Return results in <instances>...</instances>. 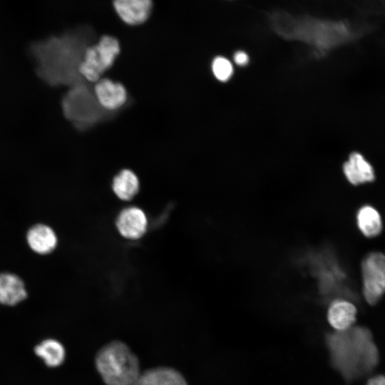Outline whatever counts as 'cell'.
I'll list each match as a JSON object with an SVG mask.
<instances>
[{
  "mask_svg": "<svg viewBox=\"0 0 385 385\" xmlns=\"http://www.w3.org/2000/svg\"><path fill=\"white\" fill-rule=\"evenodd\" d=\"M93 36L91 29L83 26L34 42L30 51L38 76L52 86L81 82L79 66Z\"/></svg>",
  "mask_w": 385,
  "mask_h": 385,
  "instance_id": "cell-1",
  "label": "cell"
},
{
  "mask_svg": "<svg viewBox=\"0 0 385 385\" xmlns=\"http://www.w3.org/2000/svg\"><path fill=\"white\" fill-rule=\"evenodd\" d=\"M332 366L346 382L370 374L379 362V352L369 329L353 326L325 334Z\"/></svg>",
  "mask_w": 385,
  "mask_h": 385,
  "instance_id": "cell-2",
  "label": "cell"
},
{
  "mask_svg": "<svg viewBox=\"0 0 385 385\" xmlns=\"http://www.w3.org/2000/svg\"><path fill=\"white\" fill-rule=\"evenodd\" d=\"M96 366L106 385H133L141 373L137 356L120 341L103 346L96 354Z\"/></svg>",
  "mask_w": 385,
  "mask_h": 385,
  "instance_id": "cell-3",
  "label": "cell"
},
{
  "mask_svg": "<svg viewBox=\"0 0 385 385\" xmlns=\"http://www.w3.org/2000/svg\"><path fill=\"white\" fill-rule=\"evenodd\" d=\"M120 51L117 38L102 36L98 42L90 44L85 50L79 66V73L88 82H97L103 73L111 67Z\"/></svg>",
  "mask_w": 385,
  "mask_h": 385,
  "instance_id": "cell-4",
  "label": "cell"
},
{
  "mask_svg": "<svg viewBox=\"0 0 385 385\" xmlns=\"http://www.w3.org/2000/svg\"><path fill=\"white\" fill-rule=\"evenodd\" d=\"M62 107L66 118L78 127L98 121L103 108L94 93L82 82L71 86L63 98Z\"/></svg>",
  "mask_w": 385,
  "mask_h": 385,
  "instance_id": "cell-5",
  "label": "cell"
},
{
  "mask_svg": "<svg viewBox=\"0 0 385 385\" xmlns=\"http://www.w3.org/2000/svg\"><path fill=\"white\" fill-rule=\"evenodd\" d=\"M362 294L369 305L376 304L385 294V255L371 252L361 263Z\"/></svg>",
  "mask_w": 385,
  "mask_h": 385,
  "instance_id": "cell-6",
  "label": "cell"
},
{
  "mask_svg": "<svg viewBox=\"0 0 385 385\" xmlns=\"http://www.w3.org/2000/svg\"><path fill=\"white\" fill-rule=\"evenodd\" d=\"M112 4L119 19L130 26L144 24L153 9V0H113Z\"/></svg>",
  "mask_w": 385,
  "mask_h": 385,
  "instance_id": "cell-7",
  "label": "cell"
},
{
  "mask_svg": "<svg viewBox=\"0 0 385 385\" xmlns=\"http://www.w3.org/2000/svg\"><path fill=\"white\" fill-rule=\"evenodd\" d=\"M342 170L346 180L353 185L371 183L376 180V172L371 163L360 152L354 151L344 162Z\"/></svg>",
  "mask_w": 385,
  "mask_h": 385,
  "instance_id": "cell-8",
  "label": "cell"
},
{
  "mask_svg": "<svg viewBox=\"0 0 385 385\" xmlns=\"http://www.w3.org/2000/svg\"><path fill=\"white\" fill-rule=\"evenodd\" d=\"M93 93L99 105L108 111L120 108L127 99L125 87L108 78L98 81L94 86Z\"/></svg>",
  "mask_w": 385,
  "mask_h": 385,
  "instance_id": "cell-9",
  "label": "cell"
},
{
  "mask_svg": "<svg viewBox=\"0 0 385 385\" xmlns=\"http://www.w3.org/2000/svg\"><path fill=\"white\" fill-rule=\"evenodd\" d=\"M117 228L122 236L130 240L141 237L146 232L148 220L144 212L136 207L124 209L116 221Z\"/></svg>",
  "mask_w": 385,
  "mask_h": 385,
  "instance_id": "cell-10",
  "label": "cell"
},
{
  "mask_svg": "<svg viewBox=\"0 0 385 385\" xmlns=\"http://www.w3.org/2000/svg\"><path fill=\"white\" fill-rule=\"evenodd\" d=\"M357 309L353 302L337 299L333 300L327 311V320L334 331H344L354 326Z\"/></svg>",
  "mask_w": 385,
  "mask_h": 385,
  "instance_id": "cell-11",
  "label": "cell"
},
{
  "mask_svg": "<svg viewBox=\"0 0 385 385\" xmlns=\"http://www.w3.org/2000/svg\"><path fill=\"white\" fill-rule=\"evenodd\" d=\"M26 240L30 248L41 255L51 252L56 248L58 242L53 229L43 224L32 226L27 232Z\"/></svg>",
  "mask_w": 385,
  "mask_h": 385,
  "instance_id": "cell-12",
  "label": "cell"
},
{
  "mask_svg": "<svg viewBox=\"0 0 385 385\" xmlns=\"http://www.w3.org/2000/svg\"><path fill=\"white\" fill-rule=\"evenodd\" d=\"M133 385H188V383L177 370L156 367L140 373Z\"/></svg>",
  "mask_w": 385,
  "mask_h": 385,
  "instance_id": "cell-13",
  "label": "cell"
},
{
  "mask_svg": "<svg viewBox=\"0 0 385 385\" xmlns=\"http://www.w3.org/2000/svg\"><path fill=\"white\" fill-rule=\"evenodd\" d=\"M27 297L24 282L17 275L0 273V303L14 306L22 302Z\"/></svg>",
  "mask_w": 385,
  "mask_h": 385,
  "instance_id": "cell-14",
  "label": "cell"
},
{
  "mask_svg": "<svg viewBox=\"0 0 385 385\" xmlns=\"http://www.w3.org/2000/svg\"><path fill=\"white\" fill-rule=\"evenodd\" d=\"M359 230L367 238L378 237L383 230V222L379 211L371 205L361 206L356 214Z\"/></svg>",
  "mask_w": 385,
  "mask_h": 385,
  "instance_id": "cell-15",
  "label": "cell"
},
{
  "mask_svg": "<svg viewBox=\"0 0 385 385\" xmlns=\"http://www.w3.org/2000/svg\"><path fill=\"white\" fill-rule=\"evenodd\" d=\"M34 352L46 366L53 368L61 365L66 357V351L63 344L53 339L42 341L36 346Z\"/></svg>",
  "mask_w": 385,
  "mask_h": 385,
  "instance_id": "cell-16",
  "label": "cell"
},
{
  "mask_svg": "<svg viewBox=\"0 0 385 385\" xmlns=\"http://www.w3.org/2000/svg\"><path fill=\"white\" fill-rule=\"evenodd\" d=\"M138 189V177L128 169L121 170L113 179V190L120 200H131L137 194Z\"/></svg>",
  "mask_w": 385,
  "mask_h": 385,
  "instance_id": "cell-17",
  "label": "cell"
},
{
  "mask_svg": "<svg viewBox=\"0 0 385 385\" xmlns=\"http://www.w3.org/2000/svg\"><path fill=\"white\" fill-rule=\"evenodd\" d=\"M212 71L217 80L225 82L232 76L233 67L230 61L226 58L217 56L212 61Z\"/></svg>",
  "mask_w": 385,
  "mask_h": 385,
  "instance_id": "cell-18",
  "label": "cell"
},
{
  "mask_svg": "<svg viewBox=\"0 0 385 385\" xmlns=\"http://www.w3.org/2000/svg\"><path fill=\"white\" fill-rule=\"evenodd\" d=\"M234 61L238 66H245L249 61L248 55L242 51H238L234 54Z\"/></svg>",
  "mask_w": 385,
  "mask_h": 385,
  "instance_id": "cell-19",
  "label": "cell"
},
{
  "mask_svg": "<svg viewBox=\"0 0 385 385\" xmlns=\"http://www.w3.org/2000/svg\"><path fill=\"white\" fill-rule=\"evenodd\" d=\"M366 385H385V375L379 374L371 376Z\"/></svg>",
  "mask_w": 385,
  "mask_h": 385,
  "instance_id": "cell-20",
  "label": "cell"
}]
</instances>
